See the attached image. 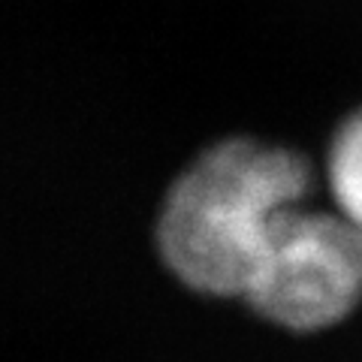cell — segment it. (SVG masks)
<instances>
[{"label":"cell","instance_id":"2","mask_svg":"<svg viewBox=\"0 0 362 362\" xmlns=\"http://www.w3.org/2000/svg\"><path fill=\"white\" fill-rule=\"evenodd\" d=\"M242 305L302 338L344 326L362 308V230L326 202L281 209Z\"/></svg>","mask_w":362,"mask_h":362},{"label":"cell","instance_id":"3","mask_svg":"<svg viewBox=\"0 0 362 362\" xmlns=\"http://www.w3.org/2000/svg\"><path fill=\"white\" fill-rule=\"evenodd\" d=\"M323 187L329 206L362 230V106L335 124L323 154Z\"/></svg>","mask_w":362,"mask_h":362},{"label":"cell","instance_id":"1","mask_svg":"<svg viewBox=\"0 0 362 362\" xmlns=\"http://www.w3.org/2000/svg\"><path fill=\"white\" fill-rule=\"evenodd\" d=\"M329 206L323 169L305 151L257 136H223L166 185L154 214V254L202 299L242 302L281 209Z\"/></svg>","mask_w":362,"mask_h":362}]
</instances>
